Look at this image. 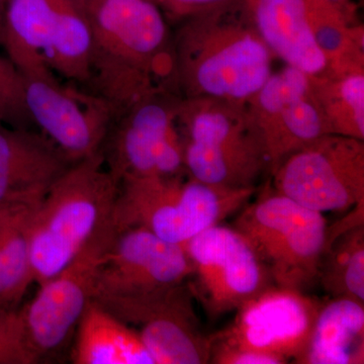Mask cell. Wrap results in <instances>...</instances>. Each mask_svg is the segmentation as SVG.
<instances>
[{
	"instance_id": "obj_25",
	"label": "cell",
	"mask_w": 364,
	"mask_h": 364,
	"mask_svg": "<svg viewBox=\"0 0 364 364\" xmlns=\"http://www.w3.org/2000/svg\"><path fill=\"white\" fill-rule=\"evenodd\" d=\"M90 50L87 21L73 0H64L50 47V69L71 82L87 86Z\"/></svg>"
},
{
	"instance_id": "obj_22",
	"label": "cell",
	"mask_w": 364,
	"mask_h": 364,
	"mask_svg": "<svg viewBox=\"0 0 364 364\" xmlns=\"http://www.w3.org/2000/svg\"><path fill=\"white\" fill-rule=\"evenodd\" d=\"M309 23L324 55L328 73L364 71L363 26L353 20L351 4L308 0Z\"/></svg>"
},
{
	"instance_id": "obj_24",
	"label": "cell",
	"mask_w": 364,
	"mask_h": 364,
	"mask_svg": "<svg viewBox=\"0 0 364 364\" xmlns=\"http://www.w3.org/2000/svg\"><path fill=\"white\" fill-rule=\"evenodd\" d=\"M33 210L0 217V306L20 308L33 282L28 226Z\"/></svg>"
},
{
	"instance_id": "obj_11",
	"label": "cell",
	"mask_w": 364,
	"mask_h": 364,
	"mask_svg": "<svg viewBox=\"0 0 364 364\" xmlns=\"http://www.w3.org/2000/svg\"><path fill=\"white\" fill-rule=\"evenodd\" d=\"M183 247L193 267L188 286L210 318L236 312L272 286L267 270L234 228L215 225Z\"/></svg>"
},
{
	"instance_id": "obj_31",
	"label": "cell",
	"mask_w": 364,
	"mask_h": 364,
	"mask_svg": "<svg viewBox=\"0 0 364 364\" xmlns=\"http://www.w3.org/2000/svg\"><path fill=\"white\" fill-rule=\"evenodd\" d=\"M330 1L335 2L339 4H350L351 0H330Z\"/></svg>"
},
{
	"instance_id": "obj_15",
	"label": "cell",
	"mask_w": 364,
	"mask_h": 364,
	"mask_svg": "<svg viewBox=\"0 0 364 364\" xmlns=\"http://www.w3.org/2000/svg\"><path fill=\"white\" fill-rule=\"evenodd\" d=\"M191 273L183 246L144 228H124L116 230L98 264L92 299L176 286L188 282Z\"/></svg>"
},
{
	"instance_id": "obj_17",
	"label": "cell",
	"mask_w": 364,
	"mask_h": 364,
	"mask_svg": "<svg viewBox=\"0 0 364 364\" xmlns=\"http://www.w3.org/2000/svg\"><path fill=\"white\" fill-rule=\"evenodd\" d=\"M243 4L275 58L309 76L328 73L309 23L308 0H243Z\"/></svg>"
},
{
	"instance_id": "obj_16",
	"label": "cell",
	"mask_w": 364,
	"mask_h": 364,
	"mask_svg": "<svg viewBox=\"0 0 364 364\" xmlns=\"http://www.w3.org/2000/svg\"><path fill=\"white\" fill-rule=\"evenodd\" d=\"M71 164L42 134L0 124V217L35 210Z\"/></svg>"
},
{
	"instance_id": "obj_8",
	"label": "cell",
	"mask_w": 364,
	"mask_h": 364,
	"mask_svg": "<svg viewBox=\"0 0 364 364\" xmlns=\"http://www.w3.org/2000/svg\"><path fill=\"white\" fill-rule=\"evenodd\" d=\"M273 189L315 212H345L364 203V141L325 135L272 171Z\"/></svg>"
},
{
	"instance_id": "obj_21",
	"label": "cell",
	"mask_w": 364,
	"mask_h": 364,
	"mask_svg": "<svg viewBox=\"0 0 364 364\" xmlns=\"http://www.w3.org/2000/svg\"><path fill=\"white\" fill-rule=\"evenodd\" d=\"M299 364L364 363V305L333 299L321 305Z\"/></svg>"
},
{
	"instance_id": "obj_28",
	"label": "cell",
	"mask_w": 364,
	"mask_h": 364,
	"mask_svg": "<svg viewBox=\"0 0 364 364\" xmlns=\"http://www.w3.org/2000/svg\"><path fill=\"white\" fill-rule=\"evenodd\" d=\"M233 1L235 0H159L157 6L167 20L181 23L196 14L207 13Z\"/></svg>"
},
{
	"instance_id": "obj_9",
	"label": "cell",
	"mask_w": 364,
	"mask_h": 364,
	"mask_svg": "<svg viewBox=\"0 0 364 364\" xmlns=\"http://www.w3.org/2000/svg\"><path fill=\"white\" fill-rule=\"evenodd\" d=\"M112 222L95 235L62 272L21 306L26 338L37 363L58 360L70 351L74 335L92 299L97 270L114 238Z\"/></svg>"
},
{
	"instance_id": "obj_5",
	"label": "cell",
	"mask_w": 364,
	"mask_h": 364,
	"mask_svg": "<svg viewBox=\"0 0 364 364\" xmlns=\"http://www.w3.org/2000/svg\"><path fill=\"white\" fill-rule=\"evenodd\" d=\"M256 191L210 186L188 174L126 179L119 184L112 225L116 230L144 228L183 246L242 210Z\"/></svg>"
},
{
	"instance_id": "obj_27",
	"label": "cell",
	"mask_w": 364,
	"mask_h": 364,
	"mask_svg": "<svg viewBox=\"0 0 364 364\" xmlns=\"http://www.w3.org/2000/svg\"><path fill=\"white\" fill-rule=\"evenodd\" d=\"M0 364H37L20 308L0 306Z\"/></svg>"
},
{
	"instance_id": "obj_4",
	"label": "cell",
	"mask_w": 364,
	"mask_h": 364,
	"mask_svg": "<svg viewBox=\"0 0 364 364\" xmlns=\"http://www.w3.org/2000/svg\"><path fill=\"white\" fill-rule=\"evenodd\" d=\"M178 126L186 174L219 188H256L269 161L247 104L182 97Z\"/></svg>"
},
{
	"instance_id": "obj_20",
	"label": "cell",
	"mask_w": 364,
	"mask_h": 364,
	"mask_svg": "<svg viewBox=\"0 0 364 364\" xmlns=\"http://www.w3.org/2000/svg\"><path fill=\"white\" fill-rule=\"evenodd\" d=\"M317 279L333 299L364 305V203L338 224L328 227Z\"/></svg>"
},
{
	"instance_id": "obj_6",
	"label": "cell",
	"mask_w": 364,
	"mask_h": 364,
	"mask_svg": "<svg viewBox=\"0 0 364 364\" xmlns=\"http://www.w3.org/2000/svg\"><path fill=\"white\" fill-rule=\"evenodd\" d=\"M233 228L248 242L274 286L303 291L317 279L328 234L324 215L273 189L242 208Z\"/></svg>"
},
{
	"instance_id": "obj_12",
	"label": "cell",
	"mask_w": 364,
	"mask_h": 364,
	"mask_svg": "<svg viewBox=\"0 0 364 364\" xmlns=\"http://www.w3.org/2000/svg\"><path fill=\"white\" fill-rule=\"evenodd\" d=\"M25 102L32 124L72 163L102 148L116 114L90 90L60 82L51 70L23 74Z\"/></svg>"
},
{
	"instance_id": "obj_23",
	"label": "cell",
	"mask_w": 364,
	"mask_h": 364,
	"mask_svg": "<svg viewBox=\"0 0 364 364\" xmlns=\"http://www.w3.org/2000/svg\"><path fill=\"white\" fill-rule=\"evenodd\" d=\"M310 79L330 134L364 141V71Z\"/></svg>"
},
{
	"instance_id": "obj_3",
	"label": "cell",
	"mask_w": 364,
	"mask_h": 364,
	"mask_svg": "<svg viewBox=\"0 0 364 364\" xmlns=\"http://www.w3.org/2000/svg\"><path fill=\"white\" fill-rule=\"evenodd\" d=\"M117 191L102 150L72 163L31 215L33 282L41 287L58 274L112 222Z\"/></svg>"
},
{
	"instance_id": "obj_26",
	"label": "cell",
	"mask_w": 364,
	"mask_h": 364,
	"mask_svg": "<svg viewBox=\"0 0 364 364\" xmlns=\"http://www.w3.org/2000/svg\"><path fill=\"white\" fill-rule=\"evenodd\" d=\"M0 124L18 129H28L32 124L26 107L23 74L9 57L2 56H0Z\"/></svg>"
},
{
	"instance_id": "obj_14",
	"label": "cell",
	"mask_w": 364,
	"mask_h": 364,
	"mask_svg": "<svg viewBox=\"0 0 364 364\" xmlns=\"http://www.w3.org/2000/svg\"><path fill=\"white\" fill-rule=\"evenodd\" d=\"M247 105L270 172L294 151L330 134L310 76L294 67L272 72Z\"/></svg>"
},
{
	"instance_id": "obj_29",
	"label": "cell",
	"mask_w": 364,
	"mask_h": 364,
	"mask_svg": "<svg viewBox=\"0 0 364 364\" xmlns=\"http://www.w3.org/2000/svg\"><path fill=\"white\" fill-rule=\"evenodd\" d=\"M210 363L215 364H284L279 358L241 349L212 347Z\"/></svg>"
},
{
	"instance_id": "obj_30",
	"label": "cell",
	"mask_w": 364,
	"mask_h": 364,
	"mask_svg": "<svg viewBox=\"0 0 364 364\" xmlns=\"http://www.w3.org/2000/svg\"><path fill=\"white\" fill-rule=\"evenodd\" d=\"M6 0H0V32H1L2 21H4V7Z\"/></svg>"
},
{
	"instance_id": "obj_19",
	"label": "cell",
	"mask_w": 364,
	"mask_h": 364,
	"mask_svg": "<svg viewBox=\"0 0 364 364\" xmlns=\"http://www.w3.org/2000/svg\"><path fill=\"white\" fill-rule=\"evenodd\" d=\"M69 354L74 364H155L138 333L92 299Z\"/></svg>"
},
{
	"instance_id": "obj_2",
	"label": "cell",
	"mask_w": 364,
	"mask_h": 364,
	"mask_svg": "<svg viewBox=\"0 0 364 364\" xmlns=\"http://www.w3.org/2000/svg\"><path fill=\"white\" fill-rule=\"evenodd\" d=\"M177 91L248 104L272 73L275 58L243 0L181 21L173 33Z\"/></svg>"
},
{
	"instance_id": "obj_10",
	"label": "cell",
	"mask_w": 364,
	"mask_h": 364,
	"mask_svg": "<svg viewBox=\"0 0 364 364\" xmlns=\"http://www.w3.org/2000/svg\"><path fill=\"white\" fill-rule=\"evenodd\" d=\"M193 299L186 282L92 301L138 333L155 364L210 363L212 335L203 332Z\"/></svg>"
},
{
	"instance_id": "obj_18",
	"label": "cell",
	"mask_w": 364,
	"mask_h": 364,
	"mask_svg": "<svg viewBox=\"0 0 364 364\" xmlns=\"http://www.w3.org/2000/svg\"><path fill=\"white\" fill-rule=\"evenodd\" d=\"M63 2L6 0L0 44L21 74L51 70L48 58Z\"/></svg>"
},
{
	"instance_id": "obj_7",
	"label": "cell",
	"mask_w": 364,
	"mask_h": 364,
	"mask_svg": "<svg viewBox=\"0 0 364 364\" xmlns=\"http://www.w3.org/2000/svg\"><path fill=\"white\" fill-rule=\"evenodd\" d=\"M181 98L176 91H159L114 119L100 150L117 183L186 174L178 126Z\"/></svg>"
},
{
	"instance_id": "obj_32",
	"label": "cell",
	"mask_w": 364,
	"mask_h": 364,
	"mask_svg": "<svg viewBox=\"0 0 364 364\" xmlns=\"http://www.w3.org/2000/svg\"><path fill=\"white\" fill-rule=\"evenodd\" d=\"M150 1H153L154 4H158V1H159V0H150Z\"/></svg>"
},
{
	"instance_id": "obj_13",
	"label": "cell",
	"mask_w": 364,
	"mask_h": 364,
	"mask_svg": "<svg viewBox=\"0 0 364 364\" xmlns=\"http://www.w3.org/2000/svg\"><path fill=\"white\" fill-rule=\"evenodd\" d=\"M321 305L299 289L270 286L243 304L226 329L212 335V347L296 363L309 343Z\"/></svg>"
},
{
	"instance_id": "obj_1",
	"label": "cell",
	"mask_w": 364,
	"mask_h": 364,
	"mask_svg": "<svg viewBox=\"0 0 364 364\" xmlns=\"http://www.w3.org/2000/svg\"><path fill=\"white\" fill-rule=\"evenodd\" d=\"M91 33L90 90L116 117L151 95L177 91L173 33L150 0H73Z\"/></svg>"
}]
</instances>
